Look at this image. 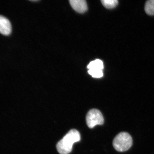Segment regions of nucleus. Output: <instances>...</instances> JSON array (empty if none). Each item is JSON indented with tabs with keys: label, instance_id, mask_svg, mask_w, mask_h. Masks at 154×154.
Segmentation results:
<instances>
[{
	"label": "nucleus",
	"instance_id": "nucleus-1",
	"mask_svg": "<svg viewBox=\"0 0 154 154\" xmlns=\"http://www.w3.org/2000/svg\"><path fill=\"white\" fill-rule=\"evenodd\" d=\"M81 135L76 129H72L57 143L56 147L60 154H68L71 152L73 145L79 141Z\"/></svg>",
	"mask_w": 154,
	"mask_h": 154
},
{
	"label": "nucleus",
	"instance_id": "nucleus-2",
	"mask_svg": "<svg viewBox=\"0 0 154 154\" xmlns=\"http://www.w3.org/2000/svg\"><path fill=\"white\" fill-rule=\"evenodd\" d=\"M133 140L131 136L125 132L119 134L113 140V147L117 151H126L132 146Z\"/></svg>",
	"mask_w": 154,
	"mask_h": 154
},
{
	"label": "nucleus",
	"instance_id": "nucleus-3",
	"mask_svg": "<svg viewBox=\"0 0 154 154\" xmlns=\"http://www.w3.org/2000/svg\"><path fill=\"white\" fill-rule=\"evenodd\" d=\"M86 122L88 127L92 128L97 125H102L104 119L102 113L98 109L89 110L86 116Z\"/></svg>",
	"mask_w": 154,
	"mask_h": 154
},
{
	"label": "nucleus",
	"instance_id": "nucleus-4",
	"mask_svg": "<svg viewBox=\"0 0 154 154\" xmlns=\"http://www.w3.org/2000/svg\"><path fill=\"white\" fill-rule=\"evenodd\" d=\"M12 31V26L7 18L0 15V33L4 35H10Z\"/></svg>",
	"mask_w": 154,
	"mask_h": 154
},
{
	"label": "nucleus",
	"instance_id": "nucleus-5",
	"mask_svg": "<svg viewBox=\"0 0 154 154\" xmlns=\"http://www.w3.org/2000/svg\"><path fill=\"white\" fill-rule=\"evenodd\" d=\"M69 3L72 8L78 13L82 14L88 10V5L85 0H70Z\"/></svg>",
	"mask_w": 154,
	"mask_h": 154
},
{
	"label": "nucleus",
	"instance_id": "nucleus-6",
	"mask_svg": "<svg viewBox=\"0 0 154 154\" xmlns=\"http://www.w3.org/2000/svg\"><path fill=\"white\" fill-rule=\"evenodd\" d=\"M88 68L89 69H96L103 70L104 69V64L102 60L99 59H96L90 62L88 66Z\"/></svg>",
	"mask_w": 154,
	"mask_h": 154
},
{
	"label": "nucleus",
	"instance_id": "nucleus-7",
	"mask_svg": "<svg viewBox=\"0 0 154 154\" xmlns=\"http://www.w3.org/2000/svg\"><path fill=\"white\" fill-rule=\"evenodd\" d=\"M145 11L148 15H154V0H149L146 3Z\"/></svg>",
	"mask_w": 154,
	"mask_h": 154
},
{
	"label": "nucleus",
	"instance_id": "nucleus-8",
	"mask_svg": "<svg viewBox=\"0 0 154 154\" xmlns=\"http://www.w3.org/2000/svg\"><path fill=\"white\" fill-rule=\"evenodd\" d=\"M101 2L106 8L108 9H113L118 5L117 0H102Z\"/></svg>",
	"mask_w": 154,
	"mask_h": 154
},
{
	"label": "nucleus",
	"instance_id": "nucleus-9",
	"mask_svg": "<svg viewBox=\"0 0 154 154\" xmlns=\"http://www.w3.org/2000/svg\"><path fill=\"white\" fill-rule=\"evenodd\" d=\"M88 73L93 78H100L103 76V71L102 70L91 69L88 71Z\"/></svg>",
	"mask_w": 154,
	"mask_h": 154
}]
</instances>
